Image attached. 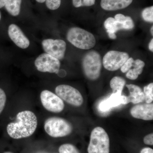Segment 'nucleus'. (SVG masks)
I'll use <instances>...</instances> for the list:
<instances>
[{"label":"nucleus","instance_id":"obj_1","mask_svg":"<svg viewBox=\"0 0 153 153\" xmlns=\"http://www.w3.org/2000/svg\"><path fill=\"white\" fill-rule=\"evenodd\" d=\"M38 120L36 114L30 111H24L16 115L15 122L10 123L7 126L9 135L14 139L31 136L36 131Z\"/></svg>","mask_w":153,"mask_h":153},{"label":"nucleus","instance_id":"obj_2","mask_svg":"<svg viewBox=\"0 0 153 153\" xmlns=\"http://www.w3.org/2000/svg\"><path fill=\"white\" fill-rule=\"evenodd\" d=\"M66 38L74 47L84 50L93 48L96 43L95 37L92 33L77 27L70 28L68 30Z\"/></svg>","mask_w":153,"mask_h":153},{"label":"nucleus","instance_id":"obj_3","mask_svg":"<svg viewBox=\"0 0 153 153\" xmlns=\"http://www.w3.org/2000/svg\"><path fill=\"white\" fill-rule=\"evenodd\" d=\"M88 153H109L110 139L104 129L97 127L91 131Z\"/></svg>","mask_w":153,"mask_h":153},{"label":"nucleus","instance_id":"obj_4","mask_svg":"<svg viewBox=\"0 0 153 153\" xmlns=\"http://www.w3.org/2000/svg\"><path fill=\"white\" fill-rule=\"evenodd\" d=\"M102 66L101 56L94 50L88 52L82 58L83 72L85 76L90 80H96L99 77Z\"/></svg>","mask_w":153,"mask_h":153},{"label":"nucleus","instance_id":"obj_5","mask_svg":"<svg viewBox=\"0 0 153 153\" xmlns=\"http://www.w3.org/2000/svg\"><path fill=\"white\" fill-rule=\"evenodd\" d=\"M44 128L48 135L55 138L68 136L73 130L70 123L64 119L58 117H51L46 120Z\"/></svg>","mask_w":153,"mask_h":153},{"label":"nucleus","instance_id":"obj_6","mask_svg":"<svg viewBox=\"0 0 153 153\" xmlns=\"http://www.w3.org/2000/svg\"><path fill=\"white\" fill-rule=\"evenodd\" d=\"M57 95L62 100L73 106H81L83 99L80 92L74 88L68 85H60L55 89Z\"/></svg>","mask_w":153,"mask_h":153},{"label":"nucleus","instance_id":"obj_7","mask_svg":"<svg viewBox=\"0 0 153 153\" xmlns=\"http://www.w3.org/2000/svg\"><path fill=\"white\" fill-rule=\"evenodd\" d=\"M128 58V54L126 52L110 51L103 57L102 65L108 71H116L121 68Z\"/></svg>","mask_w":153,"mask_h":153},{"label":"nucleus","instance_id":"obj_8","mask_svg":"<svg viewBox=\"0 0 153 153\" xmlns=\"http://www.w3.org/2000/svg\"><path fill=\"white\" fill-rule=\"evenodd\" d=\"M37 70L40 72L57 73L60 66V60L47 54L43 53L39 55L35 61Z\"/></svg>","mask_w":153,"mask_h":153},{"label":"nucleus","instance_id":"obj_9","mask_svg":"<svg viewBox=\"0 0 153 153\" xmlns=\"http://www.w3.org/2000/svg\"><path fill=\"white\" fill-rule=\"evenodd\" d=\"M40 98L44 108L50 112L60 113L64 109L65 105L63 100L50 91H43Z\"/></svg>","mask_w":153,"mask_h":153},{"label":"nucleus","instance_id":"obj_10","mask_svg":"<svg viewBox=\"0 0 153 153\" xmlns=\"http://www.w3.org/2000/svg\"><path fill=\"white\" fill-rule=\"evenodd\" d=\"M42 47L46 53L62 60L64 58L66 49V42L60 39H47L42 42Z\"/></svg>","mask_w":153,"mask_h":153},{"label":"nucleus","instance_id":"obj_11","mask_svg":"<svg viewBox=\"0 0 153 153\" xmlns=\"http://www.w3.org/2000/svg\"><path fill=\"white\" fill-rule=\"evenodd\" d=\"M8 33L11 40L19 48L27 49L30 46V41L19 26L15 24L10 25Z\"/></svg>","mask_w":153,"mask_h":153},{"label":"nucleus","instance_id":"obj_12","mask_svg":"<svg viewBox=\"0 0 153 153\" xmlns=\"http://www.w3.org/2000/svg\"><path fill=\"white\" fill-rule=\"evenodd\" d=\"M132 116L144 120H153V103L139 104L133 107L130 110Z\"/></svg>","mask_w":153,"mask_h":153},{"label":"nucleus","instance_id":"obj_13","mask_svg":"<svg viewBox=\"0 0 153 153\" xmlns=\"http://www.w3.org/2000/svg\"><path fill=\"white\" fill-rule=\"evenodd\" d=\"M128 103L127 96L119 94L112 93L108 98L101 102L100 104L99 109L102 112H106L121 104Z\"/></svg>","mask_w":153,"mask_h":153},{"label":"nucleus","instance_id":"obj_14","mask_svg":"<svg viewBox=\"0 0 153 153\" xmlns=\"http://www.w3.org/2000/svg\"><path fill=\"white\" fill-rule=\"evenodd\" d=\"M133 0H101L100 5L106 11H115L126 8L132 2Z\"/></svg>","mask_w":153,"mask_h":153},{"label":"nucleus","instance_id":"obj_15","mask_svg":"<svg viewBox=\"0 0 153 153\" xmlns=\"http://www.w3.org/2000/svg\"><path fill=\"white\" fill-rule=\"evenodd\" d=\"M126 86L128 88L130 93L127 96L128 103L132 102L133 104H138L144 101V94L139 86L134 84H128Z\"/></svg>","mask_w":153,"mask_h":153},{"label":"nucleus","instance_id":"obj_16","mask_svg":"<svg viewBox=\"0 0 153 153\" xmlns=\"http://www.w3.org/2000/svg\"><path fill=\"white\" fill-rule=\"evenodd\" d=\"M114 19L117 22L118 30H131L134 27L132 19L129 16H126L122 14L115 15Z\"/></svg>","mask_w":153,"mask_h":153},{"label":"nucleus","instance_id":"obj_17","mask_svg":"<svg viewBox=\"0 0 153 153\" xmlns=\"http://www.w3.org/2000/svg\"><path fill=\"white\" fill-rule=\"evenodd\" d=\"M22 0H6L5 7L11 16H17L21 12Z\"/></svg>","mask_w":153,"mask_h":153},{"label":"nucleus","instance_id":"obj_18","mask_svg":"<svg viewBox=\"0 0 153 153\" xmlns=\"http://www.w3.org/2000/svg\"><path fill=\"white\" fill-rule=\"evenodd\" d=\"M126 83L125 79L120 76H116L112 78L110 82V87L113 91L112 93L122 94Z\"/></svg>","mask_w":153,"mask_h":153},{"label":"nucleus","instance_id":"obj_19","mask_svg":"<svg viewBox=\"0 0 153 153\" xmlns=\"http://www.w3.org/2000/svg\"><path fill=\"white\" fill-rule=\"evenodd\" d=\"M104 27L106 30L108 34H115L118 31L117 22L115 19L112 17L108 18L104 22Z\"/></svg>","mask_w":153,"mask_h":153},{"label":"nucleus","instance_id":"obj_20","mask_svg":"<svg viewBox=\"0 0 153 153\" xmlns=\"http://www.w3.org/2000/svg\"><path fill=\"white\" fill-rule=\"evenodd\" d=\"M145 100L146 103H151L153 100V83H150L144 88Z\"/></svg>","mask_w":153,"mask_h":153},{"label":"nucleus","instance_id":"obj_21","mask_svg":"<svg viewBox=\"0 0 153 153\" xmlns=\"http://www.w3.org/2000/svg\"><path fill=\"white\" fill-rule=\"evenodd\" d=\"M60 153H80L78 149L71 144H64L59 147Z\"/></svg>","mask_w":153,"mask_h":153},{"label":"nucleus","instance_id":"obj_22","mask_svg":"<svg viewBox=\"0 0 153 153\" xmlns=\"http://www.w3.org/2000/svg\"><path fill=\"white\" fill-rule=\"evenodd\" d=\"M142 17L146 22L153 23V7H149L144 9L142 13Z\"/></svg>","mask_w":153,"mask_h":153},{"label":"nucleus","instance_id":"obj_23","mask_svg":"<svg viewBox=\"0 0 153 153\" xmlns=\"http://www.w3.org/2000/svg\"><path fill=\"white\" fill-rule=\"evenodd\" d=\"M143 68L134 67L133 69H130L127 72L126 76L128 79L131 80L136 79L139 75L142 73Z\"/></svg>","mask_w":153,"mask_h":153},{"label":"nucleus","instance_id":"obj_24","mask_svg":"<svg viewBox=\"0 0 153 153\" xmlns=\"http://www.w3.org/2000/svg\"><path fill=\"white\" fill-rule=\"evenodd\" d=\"M95 0H72V4L75 7H90L95 4Z\"/></svg>","mask_w":153,"mask_h":153},{"label":"nucleus","instance_id":"obj_25","mask_svg":"<svg viewBox=\"0 0 153 153\" xmlns=\"http://www.w3.org/2000/svg\"><path fill=\"white\" fill-rule=\"evenodd\" d=\"M46 4L49 10H55L60 7L61 0H46Z\"/></svg>","mask_w":153,"mask_h":153},{"label":"nucleus","instance_id":"obj_26","mask_svg":"<svg viewBox=\"0 0 153 153\" xmlns=\"http://www.w3.org/2000/svg\"><path fill=\"white\" fill-rule=\"evenodd\" d=\"M7 101V96L4 90L0 88V114L4 108Z\"/></svg>","mask_w":153,"mask_h":153},{"label":"nucleus","instance_id":"obj_27","mask_svg":"<svg viewBox=\"0 0 153 153\" xmlns=\"http://www.w3.org/2000/svg\"><path fill=\"white\" fill-rule=\"evenodd\" d=\"M134 60L132 57H129L128 59L127 60L124 64L121 67V71L123 73H126L127 72L129 69H131V67H132L133 64Z\"/></svg>","mask_w":153,"mask_h":153},{"label":"nucleus","instance_id":"obj_28","mask_svg":"<svg viewBox=\"0 0 153 153\" xmlns=\"http://www.w3.org/2000/svg\"><path fill=\"white\" fill-rule=\"evenodd\" d=\"M144 143L145 144L153 146V134L151 133L146 136L143 139Z\"/></svg>","mask_w":153,"mask_h":153},{"label":"nucleus","instance_id":"obj_29","mask_svg":"<svg viewBox=\"0 0 153 153\" xmlns=\"http://www.w3.org/2000/svg\"><path fill=\"white\" fill-rule=\"evenodd\" d=\"M140 153H153V150L150 148H144L141 150Z\"/></svg>","mask_w":153,"mask_h":153},{"label":"nucleus","instance_id":"obj_30","mask_svg":"<svg viewBox=\"0 0 153 153\" xmlns=\"http://www.w3.org/2000/svg\"><path fill=\"white\" fill-rule=\"evenodd\" d=\"M149 48L151 52H153V39H152L149 45Z\"/></svg>","mask_w":153,"mask_h":153},{"label":"nucleus","instance_id":"obj_31","mask_svg":"<svg viewBox=\"0 0 153 153\" xmlns=\"http://www.w3.org/2000/svg\"><path fill=\"white\" fill-rule=\"evenodd\" d=\"M6 0H0V9L4 7Z\"/></svg>","mask_w":153,"mask_h":153},{"label":"nucleus","instance_id":"obj_32","mask_svg":"<svg viewBox=\"0 0 153 153\" xmlns=\"http://www.w3.org/2000/svg\"><path fill=\"white\" fill-rule=\"evenodd\" d=\"M108 36L111 39H116L117 36L114 33H111V34H108Z\"/></svg>","mask_w":153,"mask_h":153},{"label":"nucleus","instance_id":"obj_33","mask_svg":"<svg viewBox=\"0 0 153 153\" xmlns=\"http://www.w3.org/2000/svg\"><path fill=\"white\" fill-rule=\"evenodd\" d=\"M36 1L39 3H43L46 1V0H36Z\"/></svg>","mask_w":153,"mask_h":153},{"label":"nucleus","instance_id":"obj_34","mask_svg":"<svg viewBox=\"0 0 153 153\" xmlns=\"http://www.w3.org/2000/svg\"><path fill=\"white\" fill-rule=\"evenodd\" d=\"M151 34H152V36H153V26H152V27H151Z\"/></svg>","mask_w":153,"mask_h":153},{"label":"nucleus","instance_id":"obj_35","mask_svg":"<svg viewBox=\"0 0 153 153\" xmlns=\"http://www.w3.org/2000/svg\"><path fill=\"white\" fill-rule=\"evenodd\" d=\"M1 11H0V21H1Z\"/></svg>","mask_w":153,"mask_h":153},{"label":"nucleus","instance_id":"obj_36","mask_svg":"<svg viewBox=\"0 0 153 153\" xmlns=\"http://www.w3.org/2000/svg\"><path fill=\"white\" fill-rule=\"evenodd\" d=\"M4 153H13L11 152H4Z\"/></svg>","mask_w":153,"mask_h":153}]
</instances>
